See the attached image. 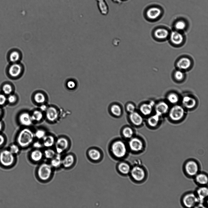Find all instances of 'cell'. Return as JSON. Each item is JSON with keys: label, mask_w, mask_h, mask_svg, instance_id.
Segmentation results:
<instances>
[{"label": "cell", "mask_w": 208, "mask_h": 208, "mask_svg": "<svg viewBox=\"0 0 208 208\" xmlns=\"http://www.w3.org/2000/svg\"><path fill=\"white\" fill-rule=\"evenodd\" d=\"M30 129H24L19 133L17 139V144L20 147L25 148L29 146L33 142L34 135Z\"/></svg>", "instance_id": "obj_1"}, {"label": "cell", "mask_w": 208, "mask_h": 208, "mask_svg": "<svg viewBox=\"0 0 208 208\" xmlns=\"http://www.w3.org/2000/svg\"><path fill=\"white\" fill-rule=\"evenodd\" d=\"M16 161L15 155L7 149L0 151V165L3 168H9L12 167Z\"/></svg>", "instance_id": "obj_2"}, {"label": "cell", "mask_w": 208, "mask_h": 208, "mask_svg": "<svg viewBox=\"0 0 208 208\" xmlns=\"http://www.w3.org/2000/svg\"><path fill=\"white\" fill-rule=\"evenodd\" d=\"M111 151L113 155L118 158L124 157L127 152V149L125 143L121 140H116L111 145Z\"/></svg>", "instance_id": "obj_3"}, {"label": "cell", "mask_w": 208, "mask_h": 208, "mask_svg": "<svg viewBox=\"0 0 208 208\" xmlns=\"http://www.w3.org/2000/svg\"><path fill=\"white\" fill-rule=\"evenodd\" d=\"M53 167L50 164L43 163L38 167L37 174L39 178L44 181L48 180L52 173Z\"/></svg>", "instance_id": "obj_4"}, {"label": "cell", "mask_w": 208, "mask_h": 208, "mask_svg": "<svg viewBox=\"0 0 208 208\" xmlns=\"http://www.w3.org/2000/svg\"><path fill=\"white\" fill-rule=\"evenodd\" d=\"M176 69L184 72L189 70L193 65V62L188 56H182L176 62Z\"/></svg>", "instance_id": "obj_5"}, {"label": "cell", "mask_w": 208, "mask_h": 208, "mask_svg": "<svg viewBox=\"0 0 208 208\" xmlns=\"http://www.w3.org/2000/svg\"><path fill=\"white\" fill-rule=\"evenodd\" d=\"M185 111L183 108L178 105H175L170 109L169 116L170 119L174 121H178L184 116Z\"/></svg>", "instance_id": "obj_6"}, {"label": "cell", "mask_w": 208, "mask_h": 208, "mask_svg": "<svg viewBox=\"0 0 208 208\" xmlns=\"http://www.w3.org/2000/svg\"><path fill=\"white\" fill-rule=\"evenodd\" d=\"M169 38L171 43L176 47L181 46L183 44L185 38L181 32L175 30L170 32Z\"/></svg>", "instance_id": "obj_7"}, {"label": "cell", "mask_w": 208, "mask_h": 208, "mask_svg": "<svg viewBox=\"0 0 208 208\" xmlns=\"http://www.w3.org/2000/svg\"><path fill=\"white\" fill-rule=\"evenodd\" d=\"M170 32L168 30L164 27H158L153 31V36L158 41H164L169 37Z\"/></svg>", "instance_id": "obj_8"}, {"label": "cell", "mask_w": 208, "mask_h": 208, "mask_svg": "<svg viewBox=\"0 0 208 208\" xmlns=\"http://www.w3.org/2000/svg\"><path fill=\"white\" fill-rule=\"evenodd\" d=\"M7 71L11 77L16 78L19 76L22 71V66L19 63H11L8 66Z\"/></svg>", "instance_id": "obj_9"}, {"label": "cell", "mask_w": 208, "mask_h": 208, "mask_svg": "<svg viewBox=\"0 0 208 208\" xmlns=\"http://www.w3.org/2000/svg\"><path fill=\"white\" fill-rule=\"evenodd\" d=\"M130 172L132 178L137 181L143 180L145 177V172L144 169L138 166L133 167Z\"/></svg>", "instance_id": "obj_10"}, {"label": "cell", "mask_w": 208, "mask_h": 208, "mask_svg": "<svg viewBox=\"0 0 208 208\" xmlns=\"http://www.w3.org/2000/svg\"><path fill=\"white\" fill-rule=\"evenodd\" d=\"M182 201L184 205L188 208L193 207L199 202L197 196L192 193L185 195L183 198Z\"/></svg>", "instance_id": "obj_11"}, {"label": "cell", "mask_w": 208, "mask_h": 208, "mask_svg": "<svg viewBox=\"0 0 208 208\" xmlns=\"http://www.w3.org/2000/svg\"><path fill=\"white\" fill-rule=\"evenodd\" d=\"M129 145L130 149L135 152L141 151L143 147V143L142 140L138 137L134 136L129 139Z\"/></svg>", "instance_id": "obj_12"}, {"label": "cell", "mask_w": 208, "mask_h": 208, "mask_svg": "<svg viewBox=\"0 0 208 208\" xmlns=\"http://www.w3.org/2000/svg\"><path fill=\"white\" fill-rule=\"evenodd\" d=\"M55 144L56 153L61 154L68 148L69 143L66 138L62 137L58 138Z\"/></svg>", "instance_id": "obj_13"}, {"label": "cell", "mask_w": 208, "mask_h": 208, "mask_svg": "<svg viewBox=\"0 0 208 208\" xmlns=\"http://www.w3.org/2000/svg\"><path fill=\"white\" fill-rule=\"evenodd\" d=\"M128 119L130 123L135 126L141 125L143 120L141 114L136 111L129 114Z\"/></svg>", "instance_id": "obj_14"}, {"label": "cell", "mask_w": 208, "mask_h": 208, "mask_svg": "<svg viewBox=\"0 0 208 208\" xmlns=\"http://www.w3.org/2000/svg\"><path fill=\"white\" fill-rule=\"evenodd\" d=\"M185 168L186 173L190 176L196 175L199 170L197 164L195 161L192 160L186 162Z\"/></svg>", "instance_id": "obj_15"}, {"label": "cell", "mask_w": 208, "mask_h": 208, "mask_svg": "<svg viewBox=\"0 0 208 208\" xmlns=\"http://www.w3.org/2000/svg\"><path fill=\"white\" fill-rule=\"evenodd\" d=\"M161 11L159 8L152 7L148 9L146 14L147 18L150 20L157 19L160 16Z\"/></svg>", "instance_id": "obj_16"}, {"label": "cell", "mask_w": 208, "mask_h": 208, "mask_svg": "<svg viewBox=\"0 0 208 208\" xmlns=\"http://www.w3.org/2000/svg\"><path fill=\"white\" fill-rule=\"evenodd\" d=\"M154 105V102L153 101L149 103L142 104L139 107V113L145 116L150 115L152 111Z\"/></svg>", "instance_id": "obj_17"}, {"label": "cell", "mask_w": 208, "mask_h": 208, "mask_svg": "<svg viewBox=\"0 0 208 208\" xmlns=\"http://www.w3.org/2000/svg\"><path fill=\"white\" fill-rule=\"evenodd\" d=\"M169 108V106L164 101L160 102L155 106L156 114L160 116L166 113Z\"/></svg>", "instance_id": "obj_18"}, {"label": "cell", "mask_w": 208, "mask_h": 208, "mask_svg": "<svg viewBox=\"0 0 208 208\" xmlns=\"http://www.w3.org/2000/svg\"><path fill=\"white\" fill-rule=\"evenodd\" d=\"M183 106L187 109H192L195 107L196 104V99L189 96H184L182 101Z\"/></svg>", "instance_id": "obj_19"}, {"label": "cell", "mask_w": 208, "mask_h": 208, "mask_svg": "<svg viewBox=\"0 0 208 208\" xmlns=\"http://www.w3.org/2000/svg\"><path fill=\"white\" fill-rule=\"evenodd\" d=\"M19 120L22 125L26 126L31 125L33 121L31 115L26 112H23L20 114L19 117Z\"/></svg>", "instance_id": "obj_20"}, {"label": "cell", "mask_w": 208, "mask_h": 208, "mask_svg": "<svg viewBox=\"0 0 208 208\" xmlns=\"http://www.w3.org/2000/svg\"><path fill=\"white\" fill-rule=\"evenodd\" d=\"M46 111V117L49 121L53 122L58 118V113L57 109L54 107H50L47 108Z\"/></svg>", "instance_id": "obj_21"}, {"label": "cell", "mask_w": 208, "mask_h": 208, "mask_svg": "<svg viewBox=\"0 0 208 208\" xmlns=\"http://www.w3.org/2000/svg\"><path fill=\"white\" fill-rule=\"evenodd\" d=\"M109 111L111 114L116 117H119L122 114V110L121 106L117 104H113L110 106Z\"/></svg>", "instance_id": "obj_22"}, {"label": "cell", "mask_w": 208, "mask_h": 208, "mask_svg": "<svg viewBox=\"0 0 208 208\" xmlns=\"http://www.w3.org/2000/svg\"><path fill=\"white\" fill-rule=\"evenodd\" d=\"M74 160V157L72 155L68 154L62 157V165L65 168L69 167L73 164Z\"/></svg>", "instance_id": "obj_23"}, {"label": "cell", "mask_w": 208, "mask_h": 208, "mask_svg": "<svg viewBox=\"0 0 208 208\" xmlns=\"http://www.w3.org/2000/svg\"><path fill=\"white\" fill-rule=\"evenodd\" d=\"M121 132L123 137L125 139H129L134 136V131L132 127L129 126L123 127Z\"/></svg>", "instance_id": "obj_24"}, {"label": "cell", "mask_w": 208, "mask_h": 208, "mask_svg": "<svg viewBox=\"0 0 208 208\" xmlns=\"http://www.w3.org/2000/svg\"><path fill=\"white\" fill-rule=\"evenodd\" d=\"M19 52L16 50H13L10 51L8 55V59L11 63H17L20 58Z\"/></svg>", "instance_id": "obj_25"}, {"label": "cell", "mask_w": 208, "mask_h": 208, "mask_svg": "<svg viewBox=\"0 0 208 208\" xmlns=\"http://www.w3.org/2000/svg\"><path fill=\"white\" fill-rule=\"evenodd\" d=\"M197 196L199 202L203 203L204 199L208 196V189L205 187H201L197 190Z\"/></svg>", "instance_id": "obj_26"}, {"label": "cell", "mask_w": 208, "mask_h": 208, "mask_svg": "<svg viewBox=\"0 0 208 208\" xmlns=\"http://www.w3.org/2000/svg\"><path fill=\"white\" fill-rule=\"evenodd\" d=\"M62 157L61 154L56 153L55 156L51 160L50 164L52 167L57 168L62 165Z\"/></svg>", "instance_id": "obj_27"}, {"label": "cell", "mask_w": 208, "mask_h": 208, "mask_svg": "<svg viewBox=\"0 0 208 208\" xmlns=\"http://www.w3.org/2000/svg\"><path fill=\"white\" fill-rule=\"evenodd\" d=\"M42 139L43 145L45 147H50L55 144V138L51 135H45Z\"/></svg>", "instance_id": "obj_28"}, {"label": "cell", "mask_w": 208, "mask_h": 208, "mask_svg": "<svg viewBox=\"0 0 208 208\" xmlns=\"http://www.w3.org/2000/svg\"><path fill=\"white\" fill-rule=\"evenodd\" d=\"M30 158L32 160L35 162L41 160L44 156L43 153L39 149L33 150L30 153Z\"/></svg>", "instance_id": "obj_29"}, {"label": "cell", "mask_w": 208, "mask_h": 208, "mask_svg": "<svg viewBox=\"0 0 208 208\" xmlns=\"http://www.w3.org/2000/svg\"><path fill=\"white\" fill-rule=\"evenodd\" d=\"M159 119L160 116L156 114L148 118L147 123L151 127H155L158 124Z\"/></svg>", "instance_id": "obj_30"}, {"label": "cell", "mask_w": 208, "mask_h": 208, "mask_svg": "<svg viewBox=\"0 0 208 208\" xmlns=\"http://www.w3.org/2000/svg\"><path fill=\"white\" fill-rule=\"evenodd\" d=\"M118 168L120 172L124 174H128L131 170L129 165L124 162H121L118 164Z\"/></svg>", "instance_id": "obj_31"}, {"label": "cell", "mask_w": 208, "mask_h": 208, "mask_svg": "<svg viewBox=\"0 0 208 208\" xmlns=\"http://www.w3.org/2000/svg\"><path fill=\"white\" fill-rule=\"evenodd\" d=\"M187 27L186 22L183 20L177 21L174 25L175 30L181 32L185 30Z\"/></svg>", "instance_id": "obj_32"}, {"label": "cell", "mask_w": 208, "mask_h": 208, "mask_svg": "<svg viewBox=\"0 0 208 208\" xmlns=\"http://www.w3.org/2000/svg\"><path fill=\"white\" fill-rule=\"evenodd\" d=\"M196 180L198 184L201 185H205L207 184L208 178L207 176L205 174L200 173L196 175Z\"/></svg>", "instance_id": "obj_33"}, {"label": "cell", "mask_w": 208, "mask_h": 208, "mask_svg": "<svg viewBox=\"0 0 208 208\" xmlns=\"http://www.w3.org/2000/svg\"><path fill=\"white\" fill-rule=\"evenodd\" d=\"M88 155L90 158L94 160H97L99 159L101 157L100 152L96 149H91L88 152Z\"/></svg>", "instance_id": "obj_34"}, {"label": "cell", "mask_w": 208, "mask_h": 208, "mask_svg": "<svg viewBox=\"0 0 208 208\" xmlns=\"http://www.w3.org/2000/svg\"><path fill=\"white\" fill-rule=\"evenodd\" d=\"M173 76L176 80L180 81L184 79L185 77V73L184 72L177 69L174 71Z\"/></svg>", "instance_id": "obj_35"}, {"label": "cell", "mask_w": 208, "mask_h": 208, "mask_svg": "<svg viewBox=\"0 0 208 208\" xmlns=\"http://www.w3.org/2000/svg\"><path fill=\"white\" fill-rule=\"evenodd\" d=\"M57 153L55 150L51 149H47L43 152V155L47 159L51 160L55 155Z\"/></svg>", "instance_id": "obj_36"}, {"label": "cell", "mask_w": 208, "mask_h": 208, "mask_svg": "<svg viewBox=\"0 0 208 208\" xmlns=\"http://www.w3.org/2000/svg\"><path fill=\"white\" fill-rule=\"evenodd\" d=\"M167 98L168 101L172 104L177 103L179 100L178 95L177 94L174 93H169L168 95Z\"/></svg>", "instance_id": "obj_37"}, {"label": "cell", "mask_w": 208, "mask_h": 208, "mask_svg": "<svg viewBox=\"0 0 208 208\" xmlns=\"http://www.w3.org/2000/svg\"><path fill=\"white\" fill-rule=\"evenodd\" d=\"M31 115L33 121L37 122L41 121L43 117L42 112L37 110L34 111Z\"/></svg>", "instance_id": "obj_38"}, {"label": "cell", "mask_w": 208, "mask_h": 208, "mask_svg": "<svg viewBox=\"0 0 208 208\" xmlns=\"http://www.w3.org/2000/svg\"><path fill=\"white\" fill-rule=\"evenodd\" d=\"M34 99L35 101L38 104L44 103L45 100V97L44 94L40 92L35 94Z\"/></svg>", "instance_id": "obj_39"}, {"label": "cell", "mask_w": 208, "mask_h": 208, "mask_svg": "<svg viewBox=\"0 0 208 208\" xmlns=\"http://www.w3.org/2000/svg\"><path fill=\"white\" fill-rule=\"evenodd\" d=\"M8 150L15 155L18 154L20 151V147L16 144H12L9 146Z\"/></svg>", "instance_id": "obj_40"}, {"label": "cell", "mask_w": 208, "mask_h": 208, "mask_svg": "<svg viewBox=\"0 0 208 208\" xmlns=\"http://www.w3.org/2000/svg\"><path fill=\"white\" fill-rule=\"evenodd\" d=\"M136 106L132 103H128L125 106V109L127 112L130 114L136 111Z\"/></svg>", "instance_id": "obj_41"}, {"label": "cell", "mask_w": 208, "mask_h": 208, "mask_svg": "<svg viewBox=\"0 0 208 208\" xmlns=\"http://www.w3.org/2000/svg\"><path fill=\"white\" fill-rule=\"evenodd\" d=\"M45 135V131L41 129L37 130L34 134L35 136L39 139H42Z\"/></svg>", "instance_id": "obj_42"}, {"label": "cell", "mask_w": 208, "mask_h": 208, "mask_svg": "<svg viewBox=\"0 0 208 208\" xmlns=\"http://www.w3.org/2000/svg\"><path fill=\"white\" fill-rule=\"evenodd\" d=\"M2 90L4 93L6 94L10 93L12 90L11 86L9 84H6L3 86Z\"/></svg>", "instance_id": "obj_43"}, {"label": "cell", "mask_w": 208, "mask_h": 208, "mask_svg": "<svg viewBox=\"0 0 208 208\" xmlns=\"http://www.w3.org/2000/svg\"><path fill=\"white\" fill-rule=\"evenodd\" d=\"M67 86L69 89H73L75 87L76 84L74 81L72 80H70L67 82Z\"/></svg>", "instance_id": "obj_44"}, {"label": "cell", "mask_w": 208, "mask_h": 208, "mask_svg": "<svg viewBox=\"0 0 208 208\" xmlns=\"http://www.w3.org/2000/svg\"><path fill=\"white\" fill-rule=\"evenodd\" d=\"M33 146V147L36 149H39L43 146L42 142L38 141L34 142Z\"/></svg>", "instance_id": "obj_45"}, {"label": "cell", "mask_w": 208, "mask_h": 208, "mask_svg": "<svg viewBox=\"0 0 208 208\" xmlns=\"http://www.w3.org/2000/svg\"><path fill=\"white\" fill-rule=\"evenodd\" d=\"M16 96L14 95H10L8 97V101L11 103H14L16 101Z\"/></svg>", "instance_id": "obj_46"}, {"label": "cell", "mask_w": 208, "mask_h": 208, "mask_svg": "<svg viewBox=\"0 0 208 208\" xmlns=\"http://www.w3.org/2000/svg\"><path fill=\"white\" fill-rule=\"evenodd\" d=\"M6 97L4 95L0 94V105L3 104L6 101Z\"/></svg>", "instance_id": "obj_47"}, {"label": "cell", "mask_w": 208, "mask_h": 208, "mask_svg": "<svg viewBox=\"0 0 208 208\" xmlns=\"http://www.w3.org/2000/svg\"><path fill=\"white\" fill-rule=\"evenodd\" d=\"M5 142V139L4 136L0 134V147H2Z\"/></svg>", "instance_id": "obj_48"}, {"label": "cell", "mask_w": 208, "mask_h": 208, "mask_svg": "<svg viewBox=\"0 0 208 208\" xmlns=\"http://www.w3.org/2000/svg\"><path fill=\"white\" fill-rule=\"evenodd\" d=\"M40 109L42 111H46L47 108V106L44 104L42 105L40 107Z\"/></svg>", "instance_id": "obj_49"}, {"label": "cell", "mask_w": 208, "mask_h": 208, "mask_svg": "<svg viewBox=\"0 0 208 208\" xmlns=\"http://www.w3.org/2000/svg\"><path fill=\"white\" fill-rule=\"evenodd\" d=\"M2 127V123L0 122V131L1 130Z\"/></svg>", "instance_id": "obj_50"}, {"label": "cell", "mask_w": 208, "mask_h": 208, "mask_svg": "<svg viewBox=\"0 0 208 208\" xmlns=\"http://www.w3.org/2000/svg\"><path fill=\"white\" fill-rule=\"evenodd\" d=\"M1 110L0 109V115H1Z\"/></svg>", "instance_id": "obj_51"}]
</instances>
